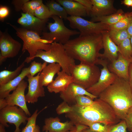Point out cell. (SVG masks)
<instances>
[{"mask_svg":"<svg viewBox=\"0 0 132 132\" xmlns=\"http://www.w3.org/2000/svg\"><path fill=\"white\" fill-rule=\"evenodd\" d=\"M96 98L91 105L82 106L76 104L71 105L72 110L65 114L75 125L88 126L94 122H99L109 126L117 123L121 121L112 108L99 98Z\"/></svg>","mask_w":132,"mask_h":132,"instance_id":"6da1fadb","label":"cell"},{"mask_svg":"<svg viewBox=\"0 0 132 132\" xmlns=\"http://www.w3.org/2000/svg\"><path fill=\"white\" fill-rule=\"evenodd\" d=\"M68 55L80 63L96 65L99 59L100 51L103 48L101 34L79 36L64 44Z\"/></svg>","mask_w":132,"mask_h":132,"instance_id":"7a4b0ae2","label":"cell"},{"mask_svg":"<svg viewBox=\"0 0 132 132\" xmlns=\"http://www.w3.org/2000/svg\"><path fill=\"white\" fill-rule=\"evenodd\" d=\"M98 98L108 104L121 120H124L132 107V92L129 81L118 76Z\"/></svg>","mask_w":132,"mask_h":132,"instance_id":"3957f363","label":"cell"},{"mask_svg":"<svg viewBox=\"0 0 132 132\" xmlns=\"http://www.w3.org/2000/svg\"><path fill=\"white\" fill-rule=\"evenodd\" d=\"M36 57L41 58L47 63L58 64L61 66L62 70L70 75L71 68L76 65L75 59L68 54L64 44L55 42L51 44L50 49L48 51L38 50L34 58Z\"/></svg>","mask_w":132,"mask_h":132,"instance_id":"277c9868","label":"cell"},{"mask_svg":"<svg viewBox=\"0 0 132 132\" xmlns=\"http://www.w3.org/2000/svg\"><path fill=\"white\" fill-rule=\"evenodd\" d=\"M8 23L15 30L17 36L23 41L22 52L27 50L29 54V56L24 61L25 63H28L33 60L38 50L47 51L49 50L51 44L42 43V38L38 33L25 28H18L9 23Z\"/></svg>","mask_w":132,"mask_h":132,"instance_id":"5b68a950","label":"cell"},{"mask_svg":"<svg viewBox=\"0 0 132 132\" xmlns=\"http://www.w3.org/2000/svg\"><path fill=\"white\" fill-rule=\"evenodd\" d=\"M70 73L73 83L86 89L98 81L100 70L96 65L80 63L73 66L70 69Z\"/></svg>","mask_w":132,"mask_h":132,"instance_id":"8992f818","label":"cell"},{"mask_svg":"<svg viewBox=\"0 0 132 132\" xmlns=\"http://www.w3.org/2000/svg\"><path fill=\"white\" fill-rule=\"evenodd\" d=\"M51 17L54 21L48 23L49 32H43L42 39L64 44L70 40L71 36L80 34L79 32L67 28L63 19L56 16H52Z\"/></svg>","mask_w":132,"mask_h":132,"instance_id":"52a82bcc","label":"cell"},{"mask_svg":"<svg viewBox=\"0 0 132 132\" xmlns=\"http://www.w3.org/2000/svg\"><path fill=\"white\" fill-rule=\"evenodd\" d=\"M67 20L71 28L79 31V36L101 34L109 30V25L100 22H94L82 17L69 16Z\"/></svg>","mask_w":132,"mask_h":132,"instance_id":"ba28073f","label":"cell"},{"mask_svg":"<svg viewBox=\"0 0 132 132\" xmlns=\"http://www.w3.org/2000/svg\"><path fill=\"white\" fill-rule=\"evenodd\" d=\"M28 118L22 109L16 106H7L0 110V124L5 127L9 126L7 123L13 124L16 127L14 132H20V126L25 124Z\"/></svg>","mask_w":132,"mask_h":132,"instance_id":"9c48e42d","label":"cell"},{"mask_svg":"<svg viewBox=\"0 0 132 132\" xmlns=\"http://www.w3.org/2000/svg\"><path fill=\"white\" fill-rule=\"evenodd\" d=\"M108 62L107 60L99 59L97 65H100L103 67L100 70V74L97 83L86 89L92 95L98 98L99 94L112 84L117 76L110 72L108 68Z\"/></svg>","mask_w":132,"mask_h":132,"instance_id":"30bf717a","label":"cell"},{"mask_svg":"<svg viewBox=\"0 0 132 132\" xmlns=\"http://www.w3.org/2000/svg\"><path fill=\"white\" fill-rule=\"evenodd\" d=\"M21 47V44L12 38L7 33L0 31V64L6 59L16 56Z\"/></svg>","mask_w":132,"mask_h":132,"instance_id":"8fae6325","label":"cell"},{"mask_svg":"<svg viewBox=\"0 0 132 132\" xmlns=\"http://www.w3.org/2000/svg\"><path fill=\"white\" fill-rule=\"evenodd\" d=\"M27 82L23 79L17 88L5 99L7 106H17L22 109L29 116H31L27 106L25 92L27 87Z\"/></svg>","mask_w":132,"mask_h":132,"instance_id":"7c38bea8","label":"cell"},{"mask_svg":"<svg viewBox=\"0 0 132 132\" xmlns=\"http://www.w3.org/2000/svg\"><path fill=\"white\" fill-rule=\"evenodd\" d=\"M76 126L71 121L61 122L58 117H50L45 119L43 132H76Z\"/></svg>","mask_w":132,"mask_h":132,"instance_id":"4fadbf2b","label":"cell"},{"mask_svg":"<svg viewBox=\"0 0 132 132\" xmlns=\"http://www.w3.org/2000/svg\"><path fill=\"white\" fill-rule=\"evenodd\" d=\"M41 72L35 76H32L29 74L27 76L29 85L28 91L25 97L26 102L29 103L34 104L37 102L39 98L45 96L44 88L41 85L39 81V76Z\"/></svg>","mask_w":132,"mask_h":132,"instance_id":"5bb4252c","label":"cell"},{"mask_svg":"<svg viewBox=\"0 0 132 132\" xmlns=\"http://www.w3.org/2000/svg\"><path fill=\"white\" fill-rule=\"evenodd\" d=\"M132 59H126L120 53L117 58L108 65L109 70L119 77L129 81V68Z\"/></svg>","mask_w":132,"mask_h":132,"instance_id":"9a60e30c","label":"cell"},{"mask_svg":"<svg viewBox=\"0 0 132 132\" xmlns=\"http://www.w3.org/2000/svg\"><path fill=\"white\" fill-rule=\"evenodd\" d=\"M60 93V97L63 101L72 105L76 104V97L79 95L87 96L93 99L98 98L88 92L83 87L73 83L70 84L65 91Z\"/></svg>","mask_w":132,"mask_h":132,"instance_id":"2e32d148","label":"cell"},{"mask_svg":"<svg viewBox=\"0 0 132 132\" xmlns=\"http://www.w3.org/2000/svg\"><path fill=\"white\" fill-rule=\"evenodd\" d=\"M92 7L90 15L92 18L107 16L115 13L112 0H91Z\"/></svg>","mask_w":132,"mask_h":132,"instance_id":"e0dca14e","label":"cell"},{"mask_svg":"<svg viewBox=\"0 0 132 132\" xmlns=\"http://www.w3.org/2000/svg\"><path fill=\"white\" fill-rule=\"evenodd\" d=\"M104 52L100 54L99 58L112 62L118 58L119 50L118 46L110 38L109 31L102 34Z\"/></svg>","mask_w":132,"mask_h":132,"instance_id":"ac0fdd59","label":"cell"},{"mask_svg":"<svg viewBox=\"0 0 132 132\" xmlns=\"http://www.w3.org/2000/svg\"><path fill=\"white\" fill-rule=\"evenodd\" d=\"M57 76L54 80L47 86L48 91L55 93L65 91L69 85L73 82L72 76L62 70L57 74Z\"/></svg>","mask_w":132,"mask_h":132,"instance_id":"d6986e66","label":"cell"},{"mask_svg":"<svg viewBox=\"0 0 132 132\" xmlns=\"http://www.w3.org/2000/svg\"><path fill=\"white\" fill-rule=\"evenodd\" d=\"M70 16L82 17L87 15L85 7L74 0H56Z\"/></svg>","mask_w":132,"mask_h":132,"instance_id":"ffe728a7","label":"cell"},{"mask_svg":"<svg viewBox=\"0 0 132 132\" xmlns=\"http://www.w3.org/2000/svg\"><path fill=\"white\" fill-rule=\"evenodd\" d=\"M29 74V67H24L15 78L5 84L0 85V99H5L11 92L15 89L25 77Z\"/></svg>","mask_w":132,"mask_h":132,"instance_id":"44dd1931","label":"cell"},{"mask_svg":"<svg viewBox=\"0 0 132 132\" xmlns=\"http://www.w3.org/2000/svg\"><path fill=\"white\" fill-rule=\"evenodd\" d=\"M61 67L58 64L49 63L40 72L39 81L43 87L47 86L53 81L55 75L60 71Z\"/></svg>","mask_w":132,"mask_h":132,"instance_id":"7402d4cb","label":"cell"},{"mask_svg":"<svg viewBox=\"0 0 132 132\" xmlns=\"http://www.w3.org/2000/svg\"><path fill=\"white\" fill-rule=\"evenodd\" d=\"M27 18L28 22L25 27L28 29L36 32L39 34L44 30L48 20H43L28 13H24Z\"/></svg>","mask_w":132,"mask_h":132,"instance_id":"603a6c76","label":"cell"},{"mask_svg":"<svg viewBox=\"0 0 132 132\" xmlns=\"http://www.w3.org/2000/svg\"><path fill=\"white\" fill-rule=\"evenodd\" d=\"M126 16V13L122 9H120L117 10L115 13L110 15L92 18L91 21L94 22H101L110 25L117 23Z\"/></svg>","mask_w":132,"mask_h":132,"instance_id":"cb8c5ba5","label":"cell"},{"mask_svg":"<svg viewBox=\"0 0 132 132\" xmlns=\"http://www.w3.org/2000/svg\"><path fill=\"white\" fill-rule=\"evenodd\" d=\"M24 61L13 71L4 70L0 72V85L5 84L17 77L25 66Z\"/></svg>","mask_w":132,"mask_h":132,"instance_id":"d4e9b609","label":"cell"},{"mask_svg":"<svg viewBox=\"0 0 132 132\" xmlns=\"http://www.w3.org/2000/svg\"><path fill=\"white\" fill-rule=\"evenodd\" d=\"M46 4L49 9L51 16H56L62 19H67L68 14L66 11L62 6L56 1H48Z\"/></svg>","mask_w":132,"mask_h":132,"instance_id":"484cf974","label":"cell"},{"mask_svg":"<svg viewBox=\"0 0 132 132\" xmlns=\"http://www.w3.org/2000/svg\"><path fill=\"white\" fill-rule=\"evenodd\" d=\"M46 107L39 112L37 109L28 118L26 125L20 132H40V127L36 124V119L39 114Z\"/></svg>","mask_w":132,"mask_h":132,"instance_id":"4316f807","label":"cell"},{"mask_svg":"<svg viewBox=\"0 0 132 132\" xmlns=\"http://www.w3.org/2000/svg\"><path fill=\"white\" fill-rule=\"evenodd\" d=\"M109 36L117 46L125 39L130 38L127 29L111 30L109 31Z\"/></svg>","mask_w":132,"mask_h":132,"instance_id":"83f0119b","label":"cell"},{"mask_svg":"<svg viewBox=\"0 0 132 132\" xmlns=\"http://www.w3.org/2000/svg\"><path fill=\"white\" fill-rule=\"evenodd\" d=\"M118 46L119 53L123 57L128 59H132V47L130 38L124 40Z\"/></svg>","mask_w":132,"mask_h":132,"instance_id":"f1b7e54d","label":"cell"},{"mask_svg":"<svg viewBox=\"0 0 132 132\" xmlns=\"http://www.w3.org/2000/svg\"><path fill=\"white\" fill-rule=\"evenodd\" d=\"M43 4V1L42 0H29L24 4L22 10L24 13H28L34 16L35 10Z\"/></svg>","mask_w":132,"mask_h":132,"instance_id":"f546056e","label":"cell"},{"mask_svg":"<svg viewBox=\"0 0 132 132\" xmlns=\"http://www.w3.org/2000/svg\"><path fill=\"white\" fill-rule=\"evenodd\" d=\"M34 16L40 19L44 20L48 19L51 16L48 8L43 3L35 10Z\"/></svg>","mask_w":132,"mask_h":132,"instance_id":"4dcf8cb0","label":"cell"},{"mask_svg":"<svg viewBox=\"0 0 132 132\" xmlns=\"http://www.w3.org/2000/svg\"><path fill=\"white\" fill-rule=\"evenodd\" d=\"M126 16L124 18L114 24L109 25V30L127 29L129 23V18L128 12L126 13Z\"/></svg>","mask_w":132,"mask_h":132,"instance_id":"1f68e13d","label":"cell"},{"mask_svg":"<svg viewBox=\"0 0 132 132\" xmlns=\"http://www.w3.org/2000/svg\"><path fill=\"white\" fill-rule=\"evenodd\" d=\"M47 63L44 62L43 63L34 61L31 62L29 67L30 74L32 76L41 71L47 65Z\"/></svg>","mask_w":132,"mask_h":132,"instance_id":"d6a6232c","label":"cell"},{"mask_svg":"<svg viewBox=\"0 0 132 132\" xmlns=\"http://www.w3.org/2000/svg\"><path fill=\"white\" fill-rule=\"evenodd\" d=\"M87 126L95 132H108L110 126L100 123L94 122L89 124Z\"/></svg>","mask_w":132,"mask_h":132,"instance_id":"836d02e7","label":"cell"},{"mask_svg":"<svg viewBox=\"0 0 132 132\" xmlns=\"http://www.w3.org/2000/svg\"><path fill=\"white\" fill-rule=\"evenodd\" d=\"M127 126L124 120H121L117 124L110 126L108 132H127Z\"/></svg>","mask_w":132,"mask_h":132,"instance_id":"e575fe53","label":"cell"},{"mask_svg":"<svg viewBox=\"0 0 132 132\" xmlns=\"http://www.w3.org/2000/svg\"><path fill=\"white\" fill-rule=\"evenodd\" d=\"M76 104L82 106H86L92 104L94 101L89 97L84 95L77 96L76 99Z\"/></svg>","mask_w":132,"mask_h":132,"instance_id":"d590c367","label":"cell"},{"mask_svg":"<svg viewBox=\"0 0 132 132\" xmlns=\"http://www.w3.org/2000/svg\"><path fill=\"white\" fill-rule=\"evenodd\" d=\"M72 110L71 106L69 105L68 103L64 101L60 104L56 110L57 113L58 115L69 113Z\"/></svg>","mask_w":132,"mask_h":132,"instance_id":"8d00e7d4","label":"cell"},{"mask_svg":"<svg viewBox=\"0 0 132 132\" xmlns=\"http://www.w3.org/2000/svg\"><path fill=\"white\" fill-rule=\"evenodd\" d=\"M82 5L86 9L87 15H90L92 7L91 0H74Z\"/></svg>","mask_w":132,"mask_h":132,"instance_id":"74e56055","label":"cell"},{"mask_svg":"<svg viewBox=\"0 0 132 132\" xmlns=\"http://www.w3.org/2000/svg\"><path fill=\"white\" fill-rule=\"evenodd\" d=\"M124 120L128 130L132 132V111L129 110Z\"/></svg>","mask_w":132,"mask_h":132,"instance_id":"f35d334b","label":"cell"},{"mask_svg":"<svg viewBox=\"0 0 132 132\" xmlns=\"http://www.w3.org/2000/svg\"><path fill=\"white\" fill-rule=\"evenodd\" d=\"M29 0H13L12 3L14 5L15 9L17 11H19L22 10V8L24 4Z\"/></svg>","mask_w":132,"mask_h":132,"instance_id":"ab89813d","label":"cell"},{"mask_svg":"<svg viewBox=\"0 0 132 132\" xmlns=\"http://www.w3.org/2000/svg\"><path fill=\"white\" fill-rule=\"evenodd\" d=\"M9 11L8 8L5 6H1L0 7V19L3 21L9 15Z\"/></svg>","mask_w":132,"mask_h":132,"instance_id":"60d3db41","label":"cell"},{"mask_svg":"<svg viewBox=\"0 0 132 132\" xmlns=\"http://www.w3.org/2000/svg\"><path fill=\"white\" fill-rule=\"evenodd\" d=\"M21 15V16L18 19L17 22L24 28L26 26L27 23V19L24 13H22Z\"/></svg>","mask_w":132,"mask_h":132,"instance_id":"b9f144b4","label":"cell"},{"mask_svg":"<svg viewBox=\"0 0 132 132\" xmlns=\"http://www.w3.org/2000/svg\"><path fill=\"white\" fill-rule=\"evenodd\" d=\"M129 18V22L127 30L131 37L132 36V12H128Z\"/></svg>","mask_w":132,"mask_h":132,"instance_id":"7bdbcfd3","label":"cell"},{"mask_svg":"<svg viewBox=\"0 0 132 132\" xmlns=\"http://www.w3.org/2000/svg\"><path fill=\"white\" fill-rule=\"evenodd\" d=\"M129 81L132 92V63L131 64L129 67Z\"/></svg>","mask_w":132,"mask_h":132,"instance_id":"ee69618b","label":"cell"},{"mask_svg":"<svg viewBox=\"0 0 132 132\" xmlns=\"http://www.w3.org/2000/svg\"><path fill=\"white\" fill-rule=\"evenodd\" d=\"M121 3L128 7L132 5V0H124L121 1Z\"/></svg>","mask_w":132,"mask_h":132,"instance_id":"f6af8a7d","label":"cell"},{"mask_svg":"<svg viewBox=\"0 0 132 132\" xmlns=\"http://www.w3.org/2000/svg\"><path fill=\"white\" fill-rule=\"evenodd\" d=\"M7 106L5 99H0V110H1Z\"/></svg>","mask_w":132,"mask_h":132,"instance_id":"bcb514c9","label":"cell"},{"mask_svg":"<svg viewBox=\"0 0 132 132\" xmlns=\"http://www.w3.org/2000/svg\"><path fill=\"white\" fill-rule=\"evenodd\" d=\"M4 126L0 124V132H7L6 131L5 129Z\"/></svg>","mask_w":132,"mask_h":132,"instance_id":"7dc6e473","label":"cell"},{"mask_svg":"<svg viewBox=\"0 0 132 132\" xmlns=\"http://www.w3.org/2000/svg\"><path fill=\"white\" fill-rule=\"evenodd\" d=\"M83 129L80 126H78L77 127V129L76 132H83Z\"/></svg>","mask_w":132,"mask_h":132,"instance_id":"c3c4849f","label":"cell"},{"mask_svg":"<svg viewBox=\"0 0 132 132\" xmlns=\"http://www.w3.org/2000/svg\"><path fill=\"white\" fill-rule=\"evenodd\" d=\"M83 132H95L91 131L89 128L85 129L83 131Z\"/></svg>","mask_w":132,"mask_h":132,"instance_id":"681fc988","label":"cell"},{"mask_svg":"<svg viewBox=\"0 0 132 132\" xmlns=\"http://www.w3.org/2000/svg\"><path fill=\"white\" fill-rule=\"evenodd\" d=\"M130 40L131 43V44L132 47V36H131L130 38Z\"/></svg>","mask_w":132,"mask_h":132,"instance_id":"f907efd6","label":"cell"},{"mask_svg":"<svg viewBox=\"0 0 132 132\" xmlns=\"http://www.w3.org/2000/svg\"><path fill=\"white\" fill-rule=\"evenodd\" d=\"M129 110H130L131 111H132V107Z\"/></svg>","mask_w":132,"mask_h":132,"instance_id":"816d5d0a","label":"cell"},{"mask_svg":"<svg viewBox=\"0 0 132 132\" xmlns=\"http://www.w3.org/2000/svg\"><path fill=\"white\" fill-rule=\"evenodd\" d=\"M44 132H48L47 131H45Z\"/></svg>","mask_w":132,"mask_h":132,"instance_id":"f5cc1de1","label":"cell"},{"mask_svg":"<svg viewBox=\"0 0 132 132\" xmlns=\"http://www.w3.org/2000/svg\"></svg>","mask_w":132,"mask_h":132,"instance_id":"db71d44e","label":"cell"}]
</instances>
